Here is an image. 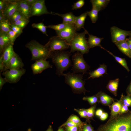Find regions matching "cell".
<instances>
[{
  "mask_svg": "<svg viewBox=\"0 0 131 131\" xmlns=\"http://www.w3.org/2000/svg\"><path fill=\"white\" fill-rule=\"evenodd\" d=\"M57 131H65L63 128L60 127Z\"/></svg>",
  "mask_w": 131,
  "mask_h": 131,
  "instance_id": "cell-55",
  "label": "cell"
},
{
  "mask_svg": "<svg viewBox=\"0 0 131 131\" xmlns=\"http://www.w3.org/2000/svg\"><path fill=\"white\" fill-rule=\"evenodd\" d=\"M131 31H126L121 29L116 26L110 28V32L112 42L115 44L125 41L126 37L129 36Z\"/></svg>",
  "mask_w": 131,
  "mask_h": 131,
  "instance_id": "cell-10",
  "label": "cell"
},
{
  "mask_svg": "<svg viewBox=\"0 0 131 131\" xmlns=\"http://www.w3.org/2000/svg\"><path fill=\"white\" fill-rule=\"evenodd\" d=\"M87 15L86 12L76 17L74 25L77 31L79 30L82 28H84V23Z\"/></svg>",
  "mask_w": 131,
  "mask_h": 131,
  "instance_id": "cell-25",
  "label": "cell"
},
{
  "mask_svg": "<svg viewBox=\"0 0 131 131\" xmlns=\"http://www.w3.org/2000/svg\"><path fill=\"white\" fill-rule=\"evenodd\" d=\"M7 81L6 79L2 77L0 73V90H1L2 87L4 85L5 83Z\"/></svg>",
  "mask_w": 131,
  "mask_h": 131,
  "instance_id": "cell-47",
  "label": "cell"
},
{
  "mask_svg": "<svg viewBox=\"0 0 131 131\" xmlns=\"http://www.w3.org/2000/svg\"><path fill=\"white\" fill-rule=\"evenodd\" d=\"M74 110L79 114L81 117L86 118V121L87 120V114L86 109L82 108L77 109L74 108Z\"/></svg>",
  "mask_w": 131,
  "mask_h": 131,
  "instance_id": "cell-38",
  "label": "cell"
},
{
  "mask_svg": "<svg viewBox=\"0 0 131 131\" xmlns=\"http://www.w3.org/2000/svg\"><path fill=\"white\" fill-rule=\"evenodd\" d=\"M83 75L69 72L63 74V75L65 78L66 83L70 86L74 92L85 94L87 91L84 87L85 82L83 80Z\"/></svg>",
  "mask_w": 131,
  "mask_h": 131,
  "instance_id": "cell-4",
  "label": "cell"
},
{
  "mask_svg": "<svg viewBox=\"0 0 131 131\" xmlns=\"http://www.w3.org/2000/svg\"><path fill=\"white\" fill-rule=\"evenodd\" d=\"M29 22V20L26 19H23L19 20L11 24L16 25L23 29L28 24Z\"/></svg>",
  "mask_w": 131,
  "mask_h": 131,
  "instance_id": "cell-37",
  "label": "cell"
},
{
  "mask_svg": "<svg viewBox=\"0 0 131 131\" xmlns=\"http://www.w3.org/2000/svg\"><path fill=\"white\" fill-rule=\"evenodd\" d=\"M25 72L26 70L23 68L18 69H12L7 70L3 72L2 74L7 82L14 83L19 81Z\"/></svg>",
  "mask_w": 131,
  "mask_h": 131,
  "instance_id": "cell-8",
  "label": "cell"
},
{
  "mask_svg": "<svg viewBox=\"0 0 131 131\" xmlns=\"http://www.w3.org/2000/svg\"><path fill=\"white\" fill-rule=\"evenodd\" d=\"M99 11L97 8L92 7L91 10L86 12L87 15L90 17L92 23H95L97 20Z\"/></svg>",
  "mask_w": 131,
  "mask_h": 131,
  "instance_id": "cell-28",
  "label": "cell"
},
{
  "mask_svg": "<svg viewBox=\"0 0 131 131\" xmlns=\"http://www.w3.org/2000/svg\"><path fill=\"white\" fill-rule=\"evenodd\" d=\"M6 20L2 13L0 12V22Z\"/></svg>",
  "mask_w": 131,
  "mask_h": 131,
  "instance_id": "cell-53",
  "label": "cell"
},
{
  "mask_svg": "<svg viewBox=\"0 0 131 131\" xmlns=\"http://www.w3.org/2000/svg\"><path fill=\"white\" fill-rule=\"evenodd\" d=\"M11 43L8 33L0 31V54L2 53L6 47Z\"/></svg>",
  "mask_w": 131,
  "mask_h": 131,
  "instance_id": "cell-20",
  "label": "cell"
},
{
  "mask_svg": "<svg viewBox=\"0 0 131 131\" xmlns=\"http://www.w3.org/2000/svg\"><path fill=\"white\" fill-rule=\"evenodd\" d=\"M108 114L107 112H104L99 117L100 120L102 121L106 120L108 118Z\"/></svg>",
  "mask_w": 131,
  "mask_h": 131,
  "instance_id": "cell-48",
  "label": "cell"
},
{
  "mask_svg": "<svg viewBox=\"0 0 131 131\" xmlns=\"http://www.w3.org/2000/svg\"><path fill=\"white\" fill-rule=\"evenodd\" d=\"M0 31L8 33L11 29V24L8 20L0 22Z\"/></svg>",
  "mask_w": 131,
  "mask_h": 131,
  "instance_id": "cell-29",
  "label": "cell"
},
{
  "mask_svg": "<svg viewBox=\"0 0 131 131\" xmlns=\"http://www.w3.org/2000/svg\"><path fill=\"white\" fill-rule=\"evenodd\" d=\"M67 121H72L79 125L81 128L82 127L85 123L82 122L77 116L74 115H71Z\"/></svg>",
  "mask_w": 131,
  "mask_h": 131,
  "instance_id": "cell-36",
  "label": "cell"
},
{
  "mask_svg": "<svg viewBox=\"0 0 131 131\" xmlns=\"http://www.w3.org/2000/svg\"><path fill=\"white\" fill-rule=\"evenodd\" d=\"M24 66L21 58L16 54L11 59L7 66V69H20L23 68Z\"/></svg>",
  "mask_w": 131,
  "mask_h": 131,
  "instance_id": "cell-16",
  "label": "cell"
},
{
  "mask_svg": "<svg viewBox=\"0 0 131 131\" xmlns=\"http://www.w3.org/2000/svg\"><path fill=\"white\" fill-rule=\"evenodd\" d=\"M11 30L18 35L22 33V29L19 27L12 24H11Z\"/></svg>",
  "mask_w": 131,
  "mask_h": 131,
  "instance_id": "cell-41",
  "label": "cell"
},
{
  "mask_svg": "<svg viewBox=\"0 0 131 131\" xmlns=\"http://www.w3.org/2000/svg\"><path fill=\"white\" fill-rule=\"evenodd\" d=\"M32 26L33 28L38 29L43 33L47 36H48L47 33V26H45L42 22L37 24L33 23L32 24Z\"/></svg>",
  "mask_w": 131,
  "mask_h": 131,
  "instance_id": "cell-34",
  "label": "cell"
},
{
  "mask_svg": "<svg viewBox=\"0 0 131 131\" xmlns=\"http://www.w3.org/2000/svg\"><path fill=\"white\" fill-rule=\"evenodd\" d=\"M85 3L84 0H80L74 3L72 6V9H77L81 8Z\"/></svg>",
  "mask_w": 131,
  "mask_h": 131,
  "instance_id": "cell-40",
  "label": "cell"
},
{
  "mask_svg": "<svg viewBox=\"0 0 131 131\" xmlns=\"http://www.w3.org/2000/svg\"><path fill=\"white\" fill-rule=\"evenodd\" d=\"M81 33H77L73 39L69 43L71 48L70 52L80 51L82 54L88 53L90 48L85 35L88 33L87 30Z\"/></svg>",
  "mask_w": 131,
  "mask_h": 131,
  "instance_id": "cell-5",
  "label": "cell"
},
{
  "mask_svg": "<svg viewBox=\"0 0 131 131\" xmlns=\"http://www.w3.org/2000/svg\"><path fill=\"white\" fill-rule=\"evenodd\" d=\"M104 112L103 110L101 109H98L95 112V115L97 117H99Z\"/></svg>",
  "mask_w": 131,
  "mask_h": 131,
  "instance_id": "cell-49",
  "label": "cell"
},
{
  "mask_svg": "<svg viewBox=\"0 0 131 131\" xmlns=\"http://www.w3.org/2000/svg\"><path fill=\"white\" fill-rule=\"evenodd\" d=\"M76 31L74 24H68L62 31L57 33V36L69 43L77 33Z\"/></svg>",
  "mask_w": 131,
  "mask_h": 131,
  "instance_id": "cell-11",
  "label": "cell"
},
{
  "mask_svg": "<svg viewBox=\"0 0 131 131\" xmlns=\"http://www.w3.org/2000/svg\"><path fill=\"white\" fill-rule=\"evenodd\" d=\"M82 99L87 101L91 106H93L97 103H99V98L98 93L91 96H86L83 98Z\"/></svg>",
  "mask_w": 131,
  "mask_h": 131,
  "instance_id": "cell-30",
  "label": "cell"
},
{
  "mask_svg": "<svg viewBox=\"0 0 131 131\" xmlns=\"http://www.w3.org/2000/svg\"><path fill=\"white\" fill-rule=\"evenodd\" d=\"M72 60L73 63L72 70L74 73H82L83 74L90 68L84 59L83 55L79 52L73 55Z\"/></svg>",
  "mask_w": 131,
  "mask_h": 131,
  "instance_id": "cell-6",
  "label": "cell"
},
{
  "mask_svg": "<svg viewBox=\"0 0 131 131\" xmlns=\"http://www.w3.org/2000/svg\"><path fill=\"white\" fill-rule=\"evenodd\" d=\"M126 92L127 94L131 96V81L126 89Z\"/></svg>",
  "mask_w": 131,
  "mask_h": 131,
  "instance_id": "cell-50",
  "label": "cell"
},
{
  "mask_svg": "<svg viewBox=\"0 0 131 131\" xmlns=\"http://www.w3.org/2000/svg\"><path fill=\"white\" fill-rule=\"evenodd\" d=\"M25 46L30 50L31 53V60H46L50 58L51 52L45 45H42L35 40H33Z\"/></svg>",
  "mask_w": 131,
  "mask_h": 131,
  "instance_id": "cell-3",
  "label": "cell"
},
{
  "mask_svg": "<svg viewBox=\"0 0 131 131\" xmlns=\"http://www.w3.org/2000/svg\"><path fill=\"white\" fill-rule=\"evenodd\" d=\"M54 15L60 16L63 20V23L68 24H74L76 16L71 12H69L65 14H60L54 13Z\"/></svg>",
  "mask_w": 131,
  "mask_h": 131,
  "instance_id": "cell-21",
  "label": "cell"
},
{
  "mask_svg": "<svg viewBox=\"0 0 131 131\" xmlns=\"http://www.w3.org/2000/svg\"><path fill=\"white\" fill-rule=\"evenodd\" d=\"M82 131H94L93 128L90 124L85 123L83 126Z\"/></svg>",
  "mask_w": 131,
  "mask_h": 131,
  "instance_id": "cell-42",
  "label": "cell"
},
{
  "mask_svg": "<svg viewBox=\"0 0 131 131\" xmlns=\"http://www.w3.org/2000/svg\"><path fill=\"white\" fill-rule=\"evenodd\" d=\"M50 52L63 51L68 49L69 43L66 41L58 36L51 37L45 44Z\"/></svg>",
  "mask_w": 131,
  "mask_h": 131,
  "instance_id": "cell-7",
  "label": "cell"
},
{
  "mask_svg": "<svg viewBox=\"0 0 131 131\" xmlns=\"http://www.w3.org/2000/svg\"><path fill=\"white\" fill-rule=\"evenodd\" d=\"M23 19L26 18L23 16L19 10H17L11 16L9 21L11 24L19 20Z\"/></svg>",
  "mask_w": 131,
  "mask_h": 131,
  "instance_id": "cell-31",
  "label": "cell"
},
{
  "mask_svg": "<svg viewBox=\"0 0 131 131\" xmlns=\"http://www.w3.org/2000/svg\"><path fill=\"white\" fill-rule=\"evenodd\" d=\"M16 54L14 50L13 45L10 43L6 47L0 55V63L3 65L6 70L11 59Z\"/></svg>",
  "mask_w": 131,
  "mask_h": 131,
  "instance_id": "cell-12",
  "label": "cell"
},
{
  "mask_svg": "<svg viewBox=\"0 0 131 131\" xmlns=\"http://www.w3.org/2000/svg\"><path fill=\"white\" fill-rule=\"evenodd\" d=\"M76 126H79L81 128H82L78 124L71 121H67L66 122L62 124L60 127H62L65 126L71 127Z\"/></svg>",
  "mask_w": 131,
  "mask_h": 131,
  "instance_id": "cell-43",
  "label": "cell"
},
{
  "mask_svg": "<svg viewBox=\"0 0 131 131\" xmlns=\"http://www.w3.org/2000/svg\"><path fill=\"white\" fill-rule=\"evenodd\" d=\"M115 44L122 52L129 58H131V50L126 40Z\"/></svg>",
  "mask_w": 131,
  "mask_h": 131,
  "instance_id": "cell-23",
  "label": "cell"
},
{
  "mask_svg": "<svg viewBox=\"0 0 131 131\" xmlns=\"http://www.w3.org/2000/svg\"><path fill=\"white\" fill-rule=\"evenodd\" d=\"M130 111L128 107L126 105L122 104L119 114L121 115L126 113Z\"/></svg>",
  "mask_w": 131,
  "mask_h": 131,
  "instance_id": "cell-46",
  "label": "cell"
},
{
  "mask_svg": "<svg viewBox=\"0 0 131 131\" xmlns=\"http://www.w3.org/2000/svg\"><path fill=\"white\" fill-rule=\"evenodd\" d=\"M65 127L66 131H78L80 129H81L78 126L71 127L65 126Z\"/></svg>",
  "mask_w": 131,
  "mask_h": 131,
  "instance_id": "cell-44",
  "label": "cell"
},
{
  "mask_svg": "<svg viewBox=\"0 0 131 131\" xmlns=\"http://www.w3.org/2000/svg\"><path fill=\"white\" fill-rule=\"evenodd\" d=\"M101 48L106 50L109 54L112 55L117 61L128 72H129V71L130 70L127 66L126 61L125 58H122L115 56L112 52L105 49L102 47Z\"/></svg>",
  "mask_w": 131,
  "mask_h": 131,
  "instance_id": "cell-27",
  "label": "cell"
},
{
  "mask_svg": "<svg viewBox=\"0 0 131 131\" xmlns=\"http://www.w3.org/2000/svg\"><path fill=\"white\" fill-rule=\"evenodd\" d=\"M88 34L89 37L87 41L90 48H93L96 46H99L101 48L102 47L101 45V42L104 39L103 38L98 37L90 34L89 33Z\"/></svg>",
  "mask_w": 131,
  "mask_h": 131,
  "instance_id": "cell-22",
  "label": "cell"
},
{
  "mask_svg": "<svg viewBox=\"0 0 131 131\" xmlns=\"http://www.w3.org/2000/svg\"><path fill=\"white\" fill-rule=\"evenodd\" d=\"M71 52L63 51L51 52L50 58L56 67V74L62 75L63 72L72 65L70 59Z\"/></svg>",
  "mask_w": 131,
  "mask_h": 131,
  "instance_id": "cell-2",
  "label": "cell"
},
{
  "mask_svg": "<svg viewBox=\"0 0 131 131\" xmlns=\"http://www.w3.org/2000/svg\"><path fill=\"white\" fill-rule=\"evenodd\" d=\"M52 67L49 61L44 60L36 61L31 66L32 72L34 74H40L43 70Z\"/></svg>",
  "mask_w": 131,
  "mask_h": 131,
  "instance_id": "cell-14",
  "label": "cell"
},
{
  "mask_svg": "<svg viewBox=\"0 0 131 131\" xmlns=\"http://www.w3.org/2000/svg\"><path fill=\"white\" fill-rule=\"evenodd\" d=\"M30 5H31L35 2L37 0H25Z\"/></svg>",
  "mask_w": 131,
  "mask_h": 131,
  "instance_id": "cell-51",
  "label": "cell"
},
{
  "mask_svg": "<svg viewBox=\"0 0 131 131\" xmlns=\"http://www.w3.org/2000/svg\"><path fill=\"white\" fill-rule=\"evenodd\" d=\"M7 33L10 39L11 43L13 45L16 39L19 35L13 31L11 29Z\"/></svg>",
  "mask_w": 131,
  "mask_h": 131,
  "instance_id": "cell-39",
  "label": "cell"
},
{
  "mask_svg": "<svg viewBox=\"0 0 131 131\" xmlns=\"http://www.w3.org/2000/svg\"><path fill=\"white\" fill-rule=\"evenodd\" d=\"M68 24L64 23L54 25H50L47 26V28L53 29L55 30L57 33H58L66 28Z\"/></svg>",
  "mask_w": 131,
  "mask_h": 131,
  "instance_id": "cell-32",
  "label": "cell"
},
{
  "mask_svg": "<svg viewBox=\"0 0 131 131\" xmlns=\"http://www.w3.org/2000/svg\"><path fill=\"white\" fill-rule=\"evenodd\" d=\"M122 104L121 98L119 100L113 102L109 107L110 110L109 119L112 118L119 114Z\"/></svg>",
  "mask_w": 131,
  "mask_h": 131,
  "instance_id": "cell-18",
  "label": "cell"
},
{
  "mask_svg": "<svg viewBox=\"0 0 131 131\" xmlns=\"http://www.w3.org/2000/svg\"><path fill=\"white\" fill-rule=\"evenodd\" d=\"M45 2L44 0H37L36 2L31 5L30 17L45 14L54 15V12H50L48 11Z\"/></svg>",
  "mask_w": 131,
  "mask_h": 131,
  "instance_id": "cell-9",
  "label": "cell"
},
{
  "mask_svg": "<svg viewBox=\"0 0 131 131\" xmlns=\"http://www.w3.org/2000/svg\"><path fill=\"white\" fill-rule=\"evenodd\" d=\"M7 1L6 7L1 13L5 19L9 20L11 16L17 10L18 0H7Z\"/></svg>",
  "mask_w": 131,
  "mask_h": 131,
  "instance_id": "cell-13",
  "label": "cell"
},
{
  "mask_svg": "<svg viewBox=\"0 0 131 131\" xmlns=\"http://www.w3.org/2000/svg\"><path fill=\"white\" fill-rule=\"evenodd\" d=\"M82 128L80 129L78 131H82Z\"/></svg>",
  "mask_w": 131,
  "mask_h": 131,
  "instance_id": "cell-57",
  "label": "cell"
},
{
  "mask_svg": "<svg viewBox=\"0 0 131 131\" xmlns=\"http://www.w3.org/2000/svg\"><path fill=\"white\" fill-rule=\"evenodd\" d=\"M92 7H94L99 11L102 10L106 7L109 3V0H91L90 1Z\"/></svg>",
  "mask_w": 131,
  "mask_h": 131,
  "instance_id": "cell-26",
  "label": "cell"
},
{
  "mask_svg": "<svg viewBox=\"0 0 131 131\" xmlns=\"http://www.w3.org/2000/svg\"><path fill=\"white\" fill-rule=\"evenodd\" d=\"M31 6L25 0H18L17 10L25 18L29 20L30 17Z\"/></svg>",
  "mask_w": 131,
  "mask_h": 131,
  "instance_id": "cell-15",
  "label": "cell"
},
{
  "mask_svg": "<svg viewBox=\"0 0 131 131\" xmlns=\"http://www.w3.org/2000/svg\"><path fill=\"white\" fill-rule=\"evenodd\" d=\"M126 41L130 48L131 50V37H129L128 38H127Z\"/></svg>",
  "mask_w": 131,
  "mask_h": 131,
  "instance_id": "cell-52",
  "label": "cell"
},
{
  "mask_svg": "<svg viewBox=\"0 0 131 131\" xmlns=\"http://www.w3.org/2000/svg\"><path fill=\"white\" fill-rule=\"evenodd\" d=\"M97 104L92 106L90 108L86 109L87 112L88 120L87 121L90 122V119L94 120L93 117L95 115V109Z\"/></svg>",
  "mask_w": 131,
  "mask_h": 131,
  "instance_id": "cell-33",
  "label": "cell"
},
{
  "mask_svg": "<svg viewBox=\"0 0 131 131\" xmlns=\"http://www.w3.org/2000/svg\"><path fill=\"white\" fill-rule=\"evenodd\" d=\"M129 36V37H131V31L130 33Z\"/></svg>",
  "mask_w": 131,
  "mask_h": 131,
  "instance_id": "cell-56",
  "label": "cell"
},
{
  "mask_svg": "<svg viewBox=\"0 0 131 131\" xmlns=\"http://www.w3.org/2000/svg\"><path fill=\"white\" fill-rule=\"evenodd\" d=\"M107 71L106 66L104 64L101 65L97 69L89 73L90 76L88 79H93L102 76L104 74H107Z\"/></svg>",
  "mask_w": 131,
  "mask_h": 131,
  "instance_id": "cell-19",
  "label": "cell"
},
{
  "mask_svg": "<svg viewBox=\"0 0 131 131\" xmlns=\"http://www.w3.org/2000/svg\"><path fill=\"white\" fill-rule=\"evenodd\" d=\"M119 80V79L117 78L110 81L106 87L107 89L115 97L117 95Z\"/></svg>",
  "mask_w": 131,
  "mask_h": 131,
  "instance_id": "cell-24",
  "label": "cell"
},
{
  "mask_svg": "<svg viewBox=\"0 0 131 131\" xmlns=\"http://www.w3.org/2000/svg\"><path fill=\"white\" fill-rule=\"evenodd\" d=\"M7 4V0H0V12H3L6 7Z\"/></svg>",
  "mask_w": 131,
  "mask_h": 131,
  "instance_id": "cell-45",
  "label": "cell"
},
{
  "mask_svg": "<svg viewBox=\"0 0 131 131\" xmlns=\"http://www.w3.org/2000/svg\"><path fill=\"white\" fill-rule=\"evenodd\" d=\"M99 98V103L102 105L109 107L113 102L114 99L105 92L100 91L98 93Z\"/></svg>",
  "mask_w": 131,
  "mask_h": 131,
  "instance_id": "cell-17",
  "label": "cell"
},
{
  "mask_svg": "<svg viewBox=\"0 0 131 131\" xmlns=\"http://www.w3.org/2000/svg\"><path fill=\"white\" fill-rule=\"evenodd\" d=\"M46 131H53L52 126L50 125L49 126L48 128Z\"/></svg>",
  "mask_w": 131,
  "mask_h": 131,
  "instance_id": "cell-54",
  "label": "cell"
},
{
  "mask_svg": "<svg viewBox=\"0 0 131 131\" xmlns=\"http://www.w3.org/2000/svg\"><path fill=\"white\" fill-rule=\"evenodd\" d=\"M96 131H131V110L109 119Z\"/></svg>",
  "mask_w": 131,
  "mask_h": 131,
  "instance_id": "cell-1",
  "label": "cell"
},
{
  "mask_svg": "<svg viewBox=\"0 0 131 131\" xmlns=\"http://www.w3.org/2000/svg\"><path fill=\"white\" fill-rule=\"evenodd\" d=\"M121 98L122 99L123 104L126 105L128 107H131V96L127 94L126 96L124 95L123 93L121 95Z\"/></svg>",
  "mask_w": 131,
  "mask_h": 131,
  "instance_id": "cell-35",
  "label": "cell"
}]
</instances>
